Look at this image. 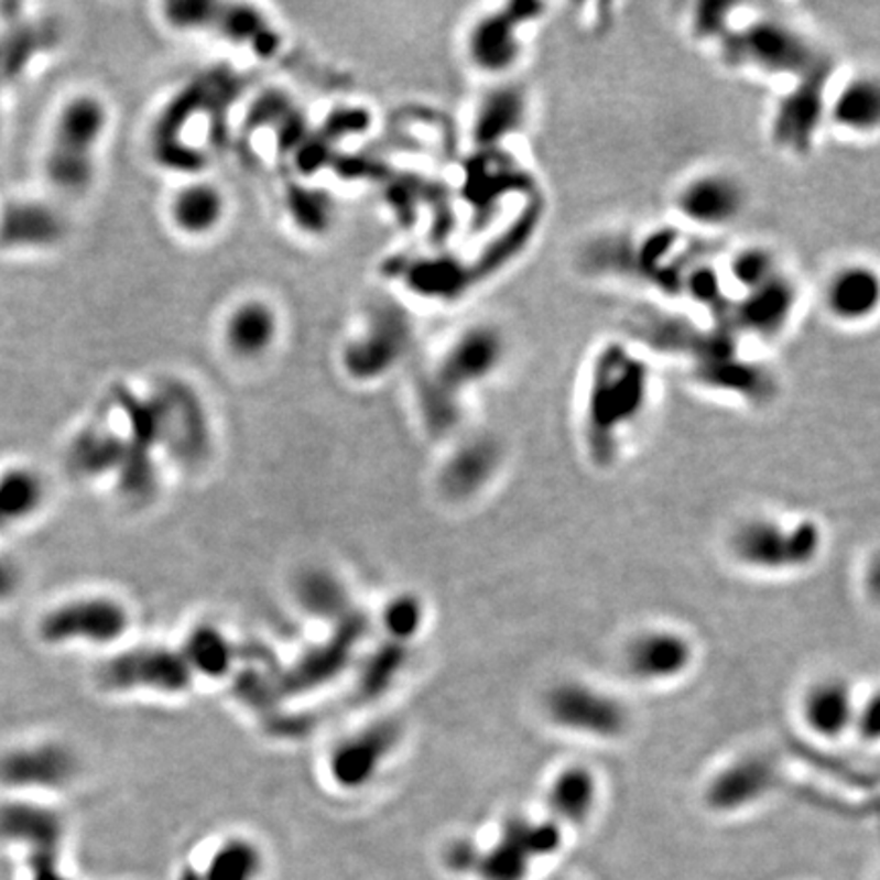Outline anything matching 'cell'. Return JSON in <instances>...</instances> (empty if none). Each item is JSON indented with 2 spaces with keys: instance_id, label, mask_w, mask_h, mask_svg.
<instances>
[{
  "instance_id": "cell-1",
  "label": "cell",
  "mask_w": 880,
  "mask_h": 880,
  "mask_svg": "<svg viewBox=\"0 0 880 880\" xmlns=\"http://www.w3.org/2000/svg\"><path fill=\"white\" fill-rule=\"evenodd\" d=\"M583 383V428L596 455L611 457L620 436L649 412L652 363L626 340H608L591 357Z\"/></svg>"
},
{
  "instance_id": "cell-2",
  "label": "cell",
  "mask_w": 880,
  "mask_h": 880,
  "mask_svg": "<svg viewBox=\"0 0 880 880\" xmlns=\"http://www.w3.org/2000/svg\"><path fill=\"white\" fill-rule=\"evenodd\" d=\"M510 355L506 333L493 323L465 326L438 351L422 383V410L438 433L459 421L460 402L500 373Z\"/></svg>"
},
{
  "instance_id": "cell-3",
  "label": "cell",
  "mask_w": 880,
  "mask_h": 880,
  "mask_svg": "<svg viewBox=\"0 0 880 880\" xmlns=\"http://www.w3.org/2000/svg\"><path fill=\"white\" fill-rule=\"evenodd\" d=\"M109 129L110 109L102 96L78 93L59 105L41 160V172L54 194L82 196L95 186Z\"/></svg>"
},
{
  "instance_id": "cell-4",
  "label": "cell",
  "mask_w": 880,
  "mask_h": 880,
  "mask_svg": "<svg viewBox=\"0 0 880 880\" xmlns=\"http://www.w3.org/2000/svg\"><path fill=\"white\" fill-rule=\"evenodd\" d=\"M719 54L731 68L748 69L774 82L797 80L824 59L813 41L781 17H750L719 41Z\"/></svg>"
},
{
  "instance_id": "cell-5",
  "label": "cell",
  "mask_w": 880,
  "mask_h": 880,
  "mask_svg": "<svg viewBox=\"0 0 880 880\" xmlns=\"http://www.w3.org/2000/svg\"><path fill=\"white\" fill-rule=\"evenodd\" d=\"M824 532L813 520L783 522L752 518L734 530L731 556L750 571L795 573L807 569L822 555Z\"/></svg>"
},
{
  "instance_id": "cell-6",
  "label": "cell",
  "mask_w": 880,
  "mask_h": 880,
  "mask_svg": "<svg viewBox=\"0 0 880 880\" xmlns=\"http://www.w3.org/2000/svg\"><path fill=\"white\" fill-rule=\"evenodd\" d=\"M542 4L510 2L477 14L463 37L469 68L493 82L508 80L529 50V31L542 19Z\"/></svg>"
},
{
  "instance_id": "cell-7",
  "label": "cell",
  "mask_w": 880,
  "mask_h": 880,
  "mask_svg": "<svg viewBox=\"0 0 880 880\" xmlns=\"http://www.w3.org/2000/svg\"><path fill=\"white\" fill-rule=\"evenodd\" d=\"M834 82V64L824 59L791 84H785L772 109L769 133L772 145L789 155H805L826 124L827 95Z\"/></svg>"
},
{
  "instance_id": "cell-8",
  "label": "cell",
  "mask_w": 880,
  "mask_h": 880,
  "mask_svg": "<svg viewBox=\"0 0 880 880\" xmlns=\"http://www.w3.org/2000/svg\"><path fill=\"white\" fill-rule=\"evenodd\" d=\"M671 204L687 229L719 232L745 217L750 191L731 170L705 167L678 184Z\"/></svg>"
},
{
  "instance_id": "cell-9",
  "label": "cell",
  "mask_w": 880,
  "mask_h": 880,
  "mask_svg": "<svg viewBox=\"0 0 880 880\" xmlns=\"http://www.w3.org/2000/svg\"><path fill=\"white\" fill-rule=\"evenodd\" d=\"M546 718L558 730L597 742L620 740L630 728V711L622 699L591 683H556L544 699Z\"/></svg>"
},
{
  "instance_id": "cell-10",
  "label": "cell",
  "mask_w": 880,
  "mask_h": 880,
  "mask_svg": "<svg viewBox=\"0 0 880 880\" xmlns=\"http://www.w3.org/2000/svg\"><path fill=\"white\" fill-rule=\"evenodd\" d=\"M129 626V613L110 597L68 599L41 618L40 638L47 644H110Z\"/></svg>"
},
{
  "instance_id": "cell-11",
  "label": "cell",
  "mask_w": 880,
  "mask_h": 880,
  "mask_svg": "<svg viewBox=\"0 0 880 880\" xmlns=\"http://www.w3.org/2000/svg\"><path fill=\"white\" fill-rule=\"evenodd\" d=\"M801 287L793 273L783 268L769 282L736 296L731 316L736 328L760 343L785 335L800 311Z\"/></svg>"
},
{
  "instance_id": "cell-12",
  "label": "cell",
  "mask_w": 880,
  "mask_h": 880,
  "mask_svg": "<svg viewBox=\"0 0 880 880\" xmlns=\"http://www.w3.org/2000/svg\"><path fill=\"white\" fill-rule=\"evenodd\" d=\"M282 339V314L271 300L243 296L232 302L218 325L222 351L237 363H258Z\"/></svg>"
},
{
  "instance_id": "cell-13",
  "label": "cell",
  "mask_w": 880,
  "mask_h": 880,
  "mask_svg": "<svg viewBox=\"0 0 880 880\" xmlns=\"http://www.w3.org/2000/svg\"><path fill=\"white\" fill-rule=\"evenodd\" d=\"M412 328L402 312L380 308L363 330L352 335L345 349V369L352 380H376L402 361L410 347Z\"/></svg>"
},
{
  "instance_id": "cell-14",
  "label": "cell",
  "mask_w": 880,
  "mask_h": 880,
  "mask_svg": "<svg viewBox=\"0 0 880 880\" xmlns=\"http://www.w3.org/2000/svg\"><path fill=\"white\" fill-rule=\"evenodd\" d=\"M229 196L208 177H186L165 200V222L186 241H206L225 227Z\"/></svg>"
},
{
  "instance_id": "cell-15",
  "label": "cell",
  "mask_w": 880,
  "mask_h": 880,
  "mask_svg": "<svg viewBox=\"0 0 880 880\" xmlns=\"http://www.w3.org/2000/svg\"><path fill=\"white\" fill-rule=\"evenodd\" d=\"M695 649L678 630L649 628L632 637L623 649L628 675L644 685H664L683 677L693 664Z\"/></svg>"
},
{
  "instance_id": "cell-16",
  "label": "cell",
  "mask_w": 880,
  "mask_h": 880,
  "mask_svg": "<svg viewBox=\"0 0 880 880\" xmlns=\"http://www.w3.org/2000/svg\"><path fill=\"white\" fill-rule=\"evenodd\" d=\"M76 774L68 748L55 742H31L0 752V786L9 791H55Z\"/></svg>"
},
{
  "instance_id": "cell-17",
  "label": "cell",
  "mask_w": 880,
  "mask_h": 880,
  "mask_svg": "<svg viewBox=\"0 0 880 880\" xmlns=\"http://www.w3.org/2000/svg\"><path fill=\"white\" fill-rule=\"evenodd\" d=\"M827 316L841 326L870 323L880 302L879 271L867 261H846L827 275L822 290Z\"/></svg>"
},
{
  "instance_id": "cell-18",
  "label": "cell",
  "mask_w": 880,
  "mask_h": 880,
  "mask_svg": "<svg viewBox=\"0 0 880 880\" xmlns=\"http://www.w3.org/2000/svg\"><path fill=\"white\" fill-rule=\"evenodd\" d=\"M68 222L59 208L40 198H14L0 206V249L45 251L66 239Z\"/></svg>"
},
{
  "instance_id": "cell-19",
  "label": "cell",
  "mask_w": 880,
  "mask_h": 880,
  "mask_svg": "<svg viewBox=\"0 0 880 880\" xmlns=\"http://www.w3.org/2000/svg\"><path fill=\"white\" fill-rule=\"evenodd\" d=\"M102 678L112 689L182 693L191 683V666L174 651L143 649L112 659L105 666Z\"/></svg>"
},
{
  "instance_id": "cell-20",
  "label": "cell",
  "mask_w": 880,
  "mask_h": 880,
  "mask_svg": "<svg viewBox=\"0 0 880 880\" xmlns=\"http://www.w3.org/2000/svg\"><path fill=\"white\" fill-rule=\"evenodd\" d=\"M779 783L776 762L767 754H745L731 760L707 786V803L716 812H738L769 797Z\"/></svg>"
},
{
  "instance_id": "cell-21",
  "label": "cell",
  "mask_w": 880,
  "mask_h": 880,
  "mask_svg": "<svg viewBox=\"0 0 880 880\" xmlns=\"http://www.w3.org/2000/svg\"><path fill=\"white\" fill-rule=\"evenodd\" d=\"M836 80V78H834ZM880 121L879 80L870 74H852L827 95L826 124L841 135L867 139L877 135Z\"/></svg>"
},
{
  "instance_id": "cell-22",
  "label": "cell",
  "mask_w": 880,
  "mask_h": 880,
  "mask_svg": "<svg viewBox=\"0 0 880 880\" xmlns=\"http://www.w3.org/2000/svg\"><path fill=\"white\" fill-rule=\"evenodd\" d=\"M530 117V96L524 86L512 80L493 82L481 96L474 117L475 143L493 150L501 141L522 133Z\"/></svg>"
},
{
  "instance_id": "cell-23",
  "label": "cell",
  "mask_w": 880,
  "mask_h": 880,
  "mask_svg": "<svg viewBox=\"0 0 880 880\" xmlns=\"http://www.w3.org/2000/svg\"><path fill=\"white\" fill-rule=\"evenodd\" d=\"M695 380L705 390L736 395L746 402H767L772 393L769 371H764L757 361L738 357L724 347L697 359Z\"/></svg>"
},
{
  "instance_id": "cell-24",
  "label": "cell",
  "mask_w": 880,
  "mask_h": 880,
  "mask_svg": "<svg viewBox=\"0 0 880 880\" xmlns=\"http://www.w3.org/2000/svg\"><path fill=\"white\" fill-rule=\"evenodd\" d=\"M858 705L852 689L841 678H822L805 691L801 699V719L813 736L836 742L854 730Z\"/></svg>"
},
{
  "instance_id": "cell-25",
  "label": "cell",
  "mask_w": 880,
  "mask_h": 880,
  "mask_svg": "<svg viewBox=\"0 0 880 880\" xmlns=\"http://www.w3.org/2000/svg\"><path fill=\"white\" fill-rule=\"evenodd\" d=\"M395 731L378 726L373 730L361 731L351 740L337 748L330 760V772L340 786L357 789L369 783L378 772L381 762L393 748Z\"/></svg>"
},
{
  "instance_id": "cell-26",
  "label": "cell",
  "mask_w": 880,
  "mask_h": 880,
  "mask_svg": "<svg viewBox=\"0 0 880 880\" xmlns=\"http://www.w3.org/2000/svg\"><path fill=\"white\" fill-rule=\"evenodd\" d=\"M47 498L45 481L28 465H13L0 471V534L28 524L40 514Z\"/></svg>"
},
{
  "instance_id": "cell-27",
  "label": "cell",
  "mask_w": 880,
  "mask_h": 880,
  "mask_svg": "<svg viewBox=\"0 0 880 880\" xmlns=\"http://www.w3.org/2000/svg\"><path fill=\"white\" fill-rule=\"evenodd\" d=\"M501 450L489 438H477L455 453V457L445 469V488L455 498L474 496V491L484 488L489 477L498 471Z\"/></svg>"
},
{
  "instance_id": "cell-28",
  "label": "cell",
  "mask_w": 880,
  "mask_h": 880,
  "mask_svg": "<svg viewBox=\"0 0 880 880\" xmlns=\"http://www.w3.org/2000/svg\"><path fill=\"white\" fill-rule=\"evenodd\" d=\"M597 779L594 772L583 764H573L565 771L556 772L548 803L556 817L567 822H585L597 803Z\"/></svg>"
},
{
  "instance_id": "cell-29",
  "label": "cell",
  "mask_w": 880,
  "mask_h": 880,
  "mask_svg": "<svg viewBox=\"0 0 880 880\" xmlns=\"http://www.w3.org/2000/svg\"><path fill=\"white\" fill-rule=\"evenodd\" d=\"M783 270L779 253L764 243H748L731 251L730 258L721 265L726 284L736 292L734 296L746 294L754 287L769 282L774 273Z\"/></svg>"
},
{
  "instance_id": "cell-30",
  "label": "cell",
  "mask_w": 880,
  "mask_h": 880,
  "mask_svg": "<svg viewBox=\"0 0 880 880\" xmlns=\"http://www.w3.org/2000/svg\"><path fill=\"white\" fill-rule=\"evenodd\" d=\"M263 856L253 841L232 838L220 844L204 872L184 874V880H259Z\"/></svg>"
},
{
  "instance_id": "cell-31",
  "label": "cell",
  "mask_w": 880,
  "mask_h": 880,
  "mask_svg": "<svg viewBox=\"0 0 880 880\" xmlns=\"http://www.w3.org/2000/svg\"><path fill=\"white\" fill-rule=\"evenodd\" d=\"M184 661L191 669L203 673V675L218 677L229 669V642L217 630L200 628L192 634Z\"/></svg>"
},
{
  "instance_id": "cell-32",
  "label": "cell",
  "mask_w": 880,
  "mask_h": 880,
  "mask_svg": "<svg viewBox=\"0 0 880 880\" xmlns=\"http://www.w3.org/2000/svg\"><path fill=\"white\" fill-rule=\"evenodd\" d=\"M422 618H424V610H422L421 601L406 596L393 599L385 610L383 623L393 638H412L421 630Z\"/></svg>"
},
{
  "instance_id": "cell-33",
  "label": "cell",
  "mask_w": 880,
  "mask_h": 880,
  "mask_svg": "<svg viewBox=\"0 0 880 880\" xmlns=\"http://www.w3.org/2000/svg\"><path fill=\"white\" fill-rule=\"evenodd\" d=\"M23 585V573L9 556H0V606L13 601Z\"/></svg>"
}]
</instances>
